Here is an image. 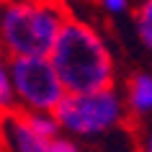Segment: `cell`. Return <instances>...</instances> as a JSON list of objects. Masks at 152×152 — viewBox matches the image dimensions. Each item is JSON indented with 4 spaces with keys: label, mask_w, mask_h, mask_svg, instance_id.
<instances>
[{
    "label": "cell",
    "mask_w": 152,
    "mask_h": 152,
    "mask_svg": "<svg viewBox=\"0 0 152 152\" xmlns=\"http://www.w3.org/2000/svg\"><path fill=\"white\" fill-rule=\"evenodd\" d=\"M47 59L64 96H90L111 90V54L96 28H90L77 18H67L62 23Z\"/></svg>",
    "instance_id": "6da1fadb"
},
{
    "label": "cell",
    "mask_w": 152,
    "mask_h": 152,
    "mask_svg": "<svg viewBox=\"0 0 152 152\" xmlns=\"http://www.w3.org/2000/svg\"><path fill=\"white\" fill-rule=\"evenodd\" d=\"M67 18L59 3H10L0 10V44L13 59H47Z\"/></svg>",
    "instance_id": "7a4b0ae2"
},
{
    "label": "cell",
    "mask_w": 152,
    "mask_h": 152,
    "mask_svg": "<svg viewBox=\"0 0 152 152\" xmlns=\"http://www.w3.org/2000/svg\"><path fill=\"white\" fill-rule=\"evenodd\" d=\"M52 116L57 126H67L77 134H96L121 119V103L113 96V90L90 96H64Z\"/></svg>",
    "instance_id": "3957f363"
},
{
    "label": "cell",
    "mask_w": 152,
    "mask_h": 152,
    "mask_svg": "<svg viewBox=\"0 0 152 152\" xmlns=\"http://www.w3.org/2000/svg\"><path fill=\"white\" fill-rule=\"evenodd\" d=\"M8 80L10 90H16L18 98L39 113H54L64 98V90L49 59H13Z\"/></svg>",
    "instance_id": "277c9868"
},
{
    "label": "cell",
    "mask_w": 152,
    "mask_h": 152,
    "mask_svg": "<svg viewBox=\"0 0 152 152\" xmlns=\"http://www.w3.org/2000/svg\"><path fill=\"white\" fill-rule=\"evenodd\" d=\"M0 142H5L13 152H44L47 142L39 139L31 129L23 124L18 111H5L0 116Z\"/></svg>",
    "instance_id": "5b68a950"
},
{
    "label": "cell",
    "mask_w": 152,
    "mask_h": 152,
    "mask_svg": "<svg viewBox=\"0 0 152 152\" xmlns=\"http://www.w3.org/2000/svg\"><path fill=\"white\" fill-rule=\"evenodd\" d=\"M21 113V119H23V124L28 129H31L34 134L39 137V139H44V142H52L57 134V121L52 113H39V111H18Z\"/></svg>",
    "instance_id": "8992f818"
},
{
    "label": "cell",
    "mask_w": 152,
    "mask_h": 152,
    "mask_svg": "<svg viewBox=\"0 0 152 152\" xmlns=\"http://www.w3.org/2000/svg\"><path fill=\"white\" fill-rule=\"evenodd\" d=\"M129 98H132V108L134 111H139V113L150 111V106H152V80H150V75L139 72V75L132 77Z\"/></svg>",
    "instance_id": "52a82bcc"
},
{
    "label": "cell",
    "mask_w": 152,
    "mask_h": 152,
    "mask_svg": "<svg viewBox=\"0 0 152 152\" xmlns=\"http://www.w3.org/2000/svg\"><path fill=\"white\" fill-rule=\"evenodd\" d=\"M137 26H139V36H142L144 44H152V3H144L142 13L137 18Z\"/></svg>",
    "instance_id": "ba28073f"
},
{
    "label": "cell",
    "mask_w": 152,
    "mask_h": 152,
    "mask_svg": "<svg viewBox=\"0 0 152 152\" xmlns=\"http://www.w3.org/2000/svg\"><path fill=\"white\" fill-rule=\"evenodd\" d=\"M10 103H13V90H10V80L5 67L0 64V111H10Z\"/></svg>",
    "instance_id": "9c48e42d"
},
{
    "label": "cell",
    "mask_w": 152,
    "mask_h": 152,
    "mask_svg": "<svg viewBox=\"0 0 152 152\" xmlns=\"http://www.w3.org/2000/svg\"><path fill=\"white\" fill-rule=\"evenodd\" d=\"M44 152H77V147L72 142H67V139H52V142H47Z\"/></svg>",
    "instance_id": "30bf717a"
},
{
    "label": "cell",
    "mask_w": 152,
    "mask_h": 152,
    "mask_svg": "<svg viewBox=\"0 0 152 152\" xmlns=\"http://www.w3.org/2000/svg\"><path fill=\"white\" fill-rule=\"evenodd\" d=\"M103 5H106L108 10H113V13H119V10H124V8H126V3H124V0H106Z\"/></svg>",
    "instance_id": "8fae6325"
}]
</instances>
